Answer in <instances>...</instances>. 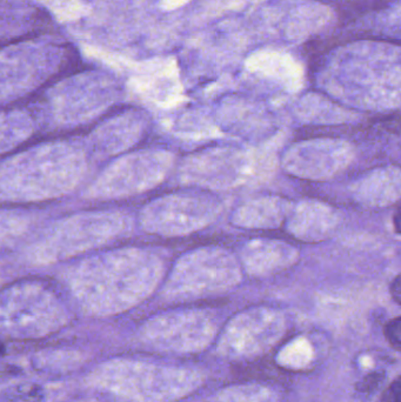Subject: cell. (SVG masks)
<instances>
[{
  "mask_svg": "<svg viewBox=\"0 0 401 402\" xmlns=\"http://www.w3.org/2000/svg\"><path fill=\"white\" fill-rule=\"evenodd\" d=\"M395 228H397L398 232L401 233V207L398 209L397 216H395Z\"/></svg>",
  "mask_w": 401,
  "mask_h": 402,
  "instance_id": "5",
  "label": "cell"
},
{
  "mask_svg": "<svg viewBox=\"0 0 401 402\" xmlns=\"http://www.w3.org/2000/svg\"><path fill=\"white\" fill-rule=\"evenodd\" d=\"M385 336L391 346L395 350H401V317L391 320L385 327Z\"/></svg>",
  "mask_w": 401,
  "mask_h": 402,
  "instance_id": "2",
  "label": "cell"
},
{
  "mask_svg": "<svg viewBox=\"0 0 401 402\" xmlns=\"http://www.w3.org/2000/svg\"><path fill=\"white\" fill-rule=\"evenodd\" d=\"M378 402H401V376L393 380V382L384 391Z\"/></svg>",
  "mask_w": 401,
  "mask_h": 402,
  "instance_id": "3",
  "label": "cell"
},
{
  "mask_svg": "<svg viewBox=\"0 0 401 402\" xmlns=\"http://www.w3.org/2000/svg\"><path fill=\"white\" fill-rule=\"evenodd\" d=\"M391 295L394 302L401 305V274L398 276L391 286Z\"/></svg>",
  "mask_w": 401,
  "mask_h": 402,
  "instance_id": "4",
  "label": "cell"
},
{
  "mask_svg": "<svg viewBox=\"0 0 401 402\" xmlns=\"http://www.w3.org/2000/svg\"><path fill=\"white\" fill-rule=\"evenodd\" d=\"M385 380V373L383 371H377V372L370 373L368 375L365 376L364 379L360 380L356 384V391L361 393H371L374 392L377 388L383 384Z\"/></svg>",
  "mask_w": 401,
  "mask_h": 402,
  "instance_id": "1",
  "label": "cell"
}]
</instances>
